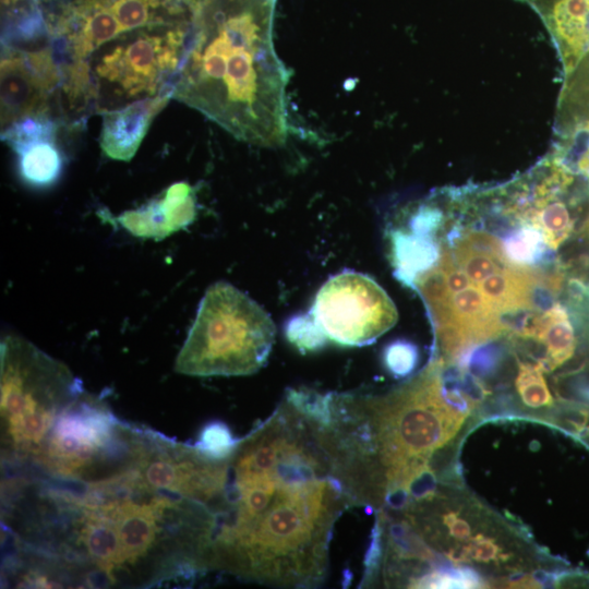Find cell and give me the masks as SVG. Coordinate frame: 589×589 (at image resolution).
<instances>
[{"instance_id":"obj_22","label":"cell","mask_w":589,"mask_h":589,"mask_svg":"<svg viewBox=\"0 0 589 589\" xmlns=\"http://www.w3.org/2000/svg\"><path fill=\"white\" fill-rule=\"evenodd\" d=\"M183 8H185L194 17L199 14L211 0H177Z\"/></svg>"},{"instance_id":"obj_18","label":"cell","mask_w":589,"mask_h":589,"mask_svg":"<svg viewBox=\"0 0 589 589\" xmlns=\"http://www.w3.org/2000/svg\"><path fill=\"white\" fill-rule=\"evenodd\" d=\"M524 218V217H522ZM525 225L509 233L502 242L506 260L516 265L530 267L542 260L549 248L538 228L527 219Z\"/></svg>"},{"instance_id":"obj_16","label":"cell","mask_w":589,"mask_h":589,"mask_svg":"<svg viewBox=\"0 0 589 589\" xmlns=\"http://www.w3.org/2000/svg\"><path fill=\"white\" fill-rule=\"evenodd\" d=\"M516 335L537 342L540 351L531 362L538 363L544 374L562 366L575 354L574 327L561 303H554L540 315L527 316L516 329Z\"/></svg>"},{"instance_id":"obj_11","label":"cell","mask_w":589,"mask_h":589,"mask_svg":"<svg viewBox=\"0 0 589 589\" xmlns=\"http://www.w3.org/2000/svg\"><path fill=\"white\" fill-rule=\"evenodd\" d=\"M327 339L341 346L370 345L398 320L397 309L371 277L344 271L316 293L309 312Z\"/></svg>"},{"instance_id":"obj_3","label":"cell","mask_w":589,"mask_h":589,"mask_svg":"<svg viewBox=\"0 0 589 589\" xmlns=\"http://www.w3.org/2000/svg\"><path fill=\"white\" fill-rule=\"evenodd\" d=\"M375 515L360 587H541L570 572L460 480Z\"/></svg>"},{"instance_id":"obj_10","label":"cell","mask_w":589,"mask_h":589,"mask_svg":"<svg viewBox=\"0 0 589 589\" xmlns=\"http://www.w3.org/2000/svg\"><path fill=\"white\" fill-rule=\"evenodd\" d=\"M557 49L564 84L558 97V140L589 145V0H528Z\"/></svg>"},{"instance_id":"obj_8","label":"cell","mask_w":589,"mask_h":589,"mask_svg":"<svg viewBox=\"0 0 589 589\" xmlns=\"http://www.w3.org/2000/svg\"><path fill=\"white\" fill-rule=\"evenodd\" d=\"M275 333L260 304L229 283H215L200 302L175 370L190 376L251 375L265 365Z\"/></svg>"},{"instance_id":"obj_24","label":"cell","mask_w":589,"mask_h":589,"mask_svg":"<svg viewBox=\"0 0 589 589\" xmlns=\"http://www.w3.org/2000/svg\"><path fill=\"white\" fill-rule=\"evenodd\" d=\"M23 0H1L2 5L4 7H13L15 4H19Z\"/></svg>"},{"instance_id":"obj_4","label":"cell","mask_w":589,"mask_h":589,"mask_svg":"<svg viewBox=\"0 0 589 589\" xmlns=\"http://www.w3.org/2000/svg\"><path fill=\"white\" fill-rule=\"evenodd\" d=\"M478 421L474 401L444 377L440 361L384 396L328 393L338 465L356 506L374 512L458 478V447Z\"/></svg>"},{"instance_id":"obj_20","label":"cell","mask_w":589,"mask_h":589,"mask_svg":"<svg viewBox=\"0 0 589 589\" xmlns=\"http://www.w3.org/2000/svg\"><path fill=\"white\" fill-rule=\"evenodd\" d=\"M288 340L301 351H312L326 344V336L308 313L293 317L286 327Z\"/></svg>"},{"instance_id":"obj_13","label":"cell","mask_w":589,"mask_h":589,"mask_svg":"<svg viewBox=\"0 0 589 589\" xmlns=\"http://www.w3.org/2000/svg\"><path fill=\"white\" fill-rule=\"evenodd\" d=\"M59 120L53 115H36L1 131L2 141L17 155L22 179L31 185H50L61 173L63 156L57 143Z\"/></svg>"},{"instance_id":"obj_12","label":"cell","mask_w":589,"mask_h":589,"mask_svg":"<svg viewBox=\"0 0 589 589\" xmlns=\"http://www.w3.org/2000/svg\"><path fill=\"white\" fill-rule=\"evenodd\" d=\"M61 72L51 47L4 46L1 50V131L36 115L59 112Z\"/></svg>"},{"instance_id":"obj_19","label":"cell","mask_w":589,"mask_h":589,"mask_svg":"<svg viewBox=\"0 0 589 589\" xmlns=\"http://www.w3.org/2000/svg\"><path fill=\"white\" fill-rule=\"evenodd\" d=\"M237 442L238 438L228 425L221 421H212L201 430L194 445L207 456L219 459L228 456Z\"/></svg>"},{"instance_id":"obj_2","label":"cell","mask_w":589,"mask_h":589,"mask_svg":"<svg viewBox=\"0 0 589 589\" xmlns=\"http://www.w3.org/2000/svg\"><path fill=\"white\" fill-rule=\"evenodd\" d=\"M202 505L205 575L276 588L325 582L335 525L356 504L312 389H288L238 438Z\"/></svg>"},{"instance_id":"obj_15","label":"cell","mask_w":589,"mask_h":589,"mask_svg":"<svg viewBox=\"0 0 589 589\" xmlns=\"http://www.w3.org/2000/svg\"><path fill=\"white\" fill-rule=\"evenodd\" d=\"M170 98L171 95L144 98L101 113L99 145L103 153L115 160H131L154 118Z\"/></svg>"},{"instance_id":"obj_21","label":"cell","mask_w":589,"mask_h":589,"mask_svg":"<svg viewBox=\"0 0 589 589\" xmlns=\"http://www.w3.org/2000/svg\"><path fill=\"white\" fill-rule=\"evenodd\" d=\"M418 362L416 346L405 340H397L384 351V363L388 371L397 376H406L412 372Z\"/></svg>"},{"instance_id":"obj_7","label":"cell","mask_w":589,"mask_h":589,"mask_svg":"<svg viewBox=\"0 0 589 589\" xmlns=\"http://www.w3.org/2000/svg\"><path fill=\"white\" fill-rule=\"evenodd\" d=\"M2 470L27 466L56 418L84 389L60 361L27 340L8 336L1 341Z\"/></svg>"},{"instance_id":"obj_14","label":"cell","mask_w":589,"mask_h":589,"mask_svg":"<svg viewBox=\"0 0 589 589\" xmlns=\"http://www.w3.org/2000/svg\"><path fill=\"white\" fill-rule=\"evenodd\" d=\"M196 215L193 189L187 182L170 185L158 199L115 218L130 233L161 240L190 225Z\"/></svg>"},{"instance_id":"obj_1","label":"cell","mask_w":589,"mask_h":589,"mask_svg":"<svg viewBox=\"0 0 589 589\" xmlns=\"http://www.w3.org/2000/svg\"><path fill=\"white\" fill-rule=\"evenodd\" d=\"M202 525L195 501L152 488L135 466L93 481L4 474L2 577L32 588L192 585Z\"/></svg>"},{"instance_id":"obj_6","label":"cell","mask_w":589,"mask_h":589,"mask_svg":"<svg viewBox=\"0 0 589 589\" xmlns=\"http://www.w3.org/2000/svg\"><path fill=\"white\" fill-rule=\"evenodd\" d=\"M190 33L182 21L141 28L108 43L85 63L61 70L64 119L74 124L93 113L171 95Z\"/></svg>"},{"instance_id":"obj_17","label":"cell","mask_w":589,"mask_h":589,"mask_svg":"<svg viewBox=\"0 0 589 589\" xmlns=\"http://www.w3.org/2000/svg\"><path fill=\"white\" fill-rule=\"evenodd\" d=\"M409 231L395 230L392 244L398 277L405 284L413 286L419 274L435 265L441 251L432 236Z\"/></svg>"},{"instance_id":"obj_5","label":"cell","mask_w":589,"mask_h":589,"mask_svg":"<svg viewBox=\"0 0 589 589\" xmlns=\"http://www.w3.org/2000/svg\"><path fill=\"white\" fill-rule=\"evenodd\" d=\"M272 8L273 0H211L194 16L171 94L236 139L267 147L287 135V73Z\"/></svg>"},{"instance_id":"obj_9","label":"cell","mask_w":589,"mask_h":589,"mask_svg":"<svg viewBox=\"0 0 589 589\" xmlns=\"http://www.w3.org/2000/svg\"><path fill=\"white\" fill-rule=\"evenodd\" d=\"M146 426L122 421L101 400L82 393L56 418L33 460L5 471L93 481L134 466Z\"/></svg>"},{"instance_id":"obj_23","label":"cell","mask_w":589,"mask_h":589,"mask_svg":"<svg viewBox=\"0 0 589 589\" xmlns=\"http://www.w3.org/2000/svg\"><path fill=\"white\" fill-rule=\"evenodd\" d=\"M587 448H589V426L577 437Z\"/></svg>"}]
</instances>
